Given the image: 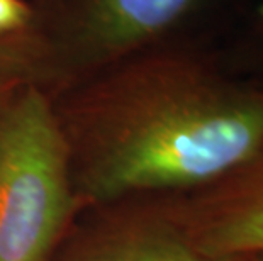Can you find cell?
<instances>
[{"label": "cell", "mask_w": 263, "mask_h": 261, "mask_svg": "<svg viewBox=\"0 0 263 261\" xmlns=\"http://www.w3.org/2000/svg\"><path fill=\"white\" fill-rule=\"evenodd\" d=\"M77 205L54 102L27 82L0 104V261H48Z\"/></svg>", "instance_id": "7a4b0ae2"}, {"label": "cell", "mask_w": 263, "mask_h": 261, "mask_svg": "<svg viewBox=\"0 0 263 261\" xmlns=\"http://www.w3.org/2000/svg\"><path fill=\"white\" fill-rule=\"evenodd\" d=\"M34 12L26 0H0V41L34 29Z\"/></svg>", "instance_id": "52a82bcc"}, {"label": "cell", "mask_w": 263, "mask_h": 261, "mask_svg": "<svg viewBox=\"0 0 263 261\" xmlns=\"http://www.w3.org/2000/svg\"><path fill=\"white\" fill-rule=\"evenodd\" d=\"M260 261H263V254H261V258H260Z\"/></svg>", "instance_id": "ba28073f"}, {"label": "cell", "mask_w": 263, "mask_h": 261, "mask_svg": "<svg viewBox=\"0 0 263 261\" xmlns=\"http://www.w3.org/2000/svg\"><path fill=\"white\" fill-rule=\"evenodd\" d=\"M68 261H236L200 253L183 227L129 220L105 227Z\"/></svg>", "instance_id": "5b68a950"}, {"label": "cell", "mask_w": 263, "mask_h": 261, "mask_svg": "<svg viewBox=\"0 0 263 261\" xmlns=\"http://www.w3.org/2000/svg\"><path fill=\"white\" fill-rule=\"evenodd\" d=\"M105 68L54 104L78 204L205 185L263 156V92L204 58L156 46Z\"/></svg>", "instance_id": "6da1fadb"}, {"label": "cell", "mask_w": 263, "mask_h": 261, "mask_svg": "<svg viewBox=\"0 0 263 261\" xmlns=\"http://www.w3.org/2000/svg\"><path fill=\"white\" fill-rule=\"evenodd\" d=\"M248 168L255 178L221 197L183 227L194 246L207 256L238 259L263 254V156Z\"/></svg>", "instance_id": "277c9868"}, {"label": "cell", "mask_w": 263, "mask_h": 261, "mask_svg": "<svg viewBox=\"0 0 263 261\" xmlns=\"http://www.w3.org/2000/svg\"><path fill=\"white\" fill-rule=\"evenodd\" d=\"M209 0H80L61 41L63 58L105 68L166 37Z\"/></svg>", "instance_id": "3957f363"}, {"label": "cell", "mask_w": 263, "mask_h": 261, "mask_svg": "<svg viewBox=\"0 0 263 261\" xmlns=\"http://www.w3.org/2000/svg\"><path fill=\"white\" fill-rule=\"evenodd\" d=\"M51 70L48 39L34 29L12 39L0 41V104L24 83H41Z\"/></svg>", "instance_id": "8992f818"}]
</instances>
